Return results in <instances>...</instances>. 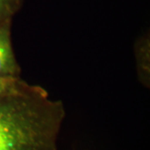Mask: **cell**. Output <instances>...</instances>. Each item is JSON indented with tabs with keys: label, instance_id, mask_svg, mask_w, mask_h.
<instances>
[{
	"label": "cell",
	"instance_id": "1",
	"mask_svg": "<svg viewBox=\"0 0 150 150\" xmlns=\"http://www.w3.org/2000/svg\"><path fill=\"white\" fill-rule=\"evenodd\" d=\"M66 112L38 85L33 91L0 100V150H58Z\"/></svg>",
	"mask_w": 150,
	"mask_h": 150
},
{
	"label": "cell",
	"instance_id": "2",
	"mask_svg": "<svg viewBox=\"0 0 150 150\" xmlns=\"http://www.w3.org/2000/svg\"><path fill=\"white\" fill-rule=\"evenodd\" d=\"M11 27L12 20L0 24V76L20 77L21 68L12 45Z\"/></svg>",
	"mask_w": 150,
	"mask_h": 150
},
{
	"label": "cell",
	"instance_id": "4",
	"mask_svg": "<svg viewBox=\"0 0 150 150\" xmlns=\"http://www.w3.org/2000/svg\"><path fill=\"white\" fill-rule=\"evenodd\" d=\"M38 85L30 84L21 77L0 76V100L8 97L27 93L34 90Z\"/></svg>",
	"mask_w": 150,
	"mask_h": 150
},
{
	"label": "cell",
	"instance_id": "5",
	"mask_svg": "<svg viewBox=\"0 0 150 150\" xmlns=\"http://www.w3.org/2000/svg\"><path fill=\"white\" fill-rule=\"evenodd\" d=\"M23 0H0V24L13 20V16L20 10Z\"/></svg>",
	"mask_w": 150,
	"mask_h": 150
},
{
	"label": "cell",
	"instance_id": "3",
	"mask_svg": "<svg viewBox=\"0 0 150 150\" xmlns=\"http://www.w3.org/2000/svg\"><path fill=\"white\" fill-rule=\"evenodd\" d=\"M137 73L140 83L149 88L150 83V38L148 34L138 38L134 44Z\"/></svg>",
	"mask_w": 150,
	"mask_h": 150
}]
</instances>
